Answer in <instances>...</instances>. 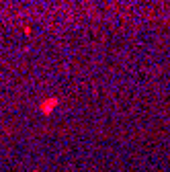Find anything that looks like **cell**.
I'll use <instances>...</instances> for the list:
<instances>
[{
	"label": "cell",
	"mask_w": 170,
	"mask_h": 172,
	"mask_svg": "<svg viewBox=\"0 0 170 172\" xmlns=\"http://www.w3.org/2000/svg\"><path fill=\"white\" fill-rule=\"evenodd\" d=\"M56 102H57V98H49V101H45V102H43V106H41V111L43 113H49L53 106H56Z\"/></svg>",
	"instance_id": "1"
}]
</instances>
